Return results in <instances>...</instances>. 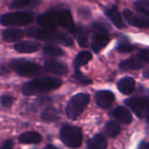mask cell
Wrapping results in <instances>:
<instances>
[{
    "mask_svg": "<svg viewBox=\"0 0 149 149\" xmlns=\"http://www.w3.org/2000/svg\"><path fill=\"white\" fill-rule=\"evenodd\" d=\"M61 85L62 81L59 78L52 76H45L26 83L23 86L22 91L25 96H32L52 91L59 88Z\"/></svg>",
    "mask_w": 149,
    "mask_h": 149,
    "instance_id": "cell-1",
    "label": "cell"
},
{
    "mask_svg": "<svg viewBox=\"0 0 149 149\" xmlns=\"http://www.w3.org/2000/svg\"><path fill=\"white\" fill-rule=\"evenodd\" d=\"M27 34L30 37L42 40H46V41H52L55 43H59L63 44L66 47L72 46L73 41L72 38L62 32H59L56 30L55 28L52 29H48V28H31L30 30L27 31Z\"/></svg>",
    "mask_w": 149,
    "mask_h": 149,
    "instance_id": "cell-2",
    "label": "cell"
},
{
    "mask_svg": "<svg viewBox=\"0 0 149 149\" xmlns=\"http://www.w3.org/2000/svg\"><path fill=\"white\" fill-rule=\"evenodd\" d=\"M11 68L19 76L24 77H36L45 74L42 67L30 61L16 60L10 63Z\"/></svg>",
    "mask_w": 149,
    "mask_h": 149,
    "instance_id": "cell-3",
    "label": "cell"
},
{
    "mask_svg": "<svg viewBox=\"0 0 149 149\" xmlns=\"http://www.w3.org/2000/svg\"><path fill=\"white\" fill-rule=\"evenodd\" d=\"M89 101L90 97L88 94L86 93H79L72 97L68 102L65 109V113L67 117L71 119H78L89 104Z\"/></svg>",
    "mask_w": 149,
    "mask_h": 149,
    "instance_id": "cell-4",
    "label": "cell"
},
{
    "mask_svg": "<svg viewBox=\"0 0 149 149\" xmlns=\"http://www.w3.org/2000/svg\"><path fill=\"white\" fill-rule=\"evenodd\" d=\"M33 18V15L30 12H9L1 16L0 23L4 26H23L31 23Z\"/></svg>",
    "mask_w": 149,
    "mask_h": 149,
    "instance_id": "cell-5",
    "label": "cell"
},
{
    "mask_svg": "<svg viewBox=\"0 0 149 149\" xmlns=\"http://www.w3.org/2000/svg\"><path fill=\"white\" fill-rule=\"evenodd\" d=\"M60 138L65 145L71 148H76L82 144V133L79 127L65 126L60 131Z\"/></svg>",
    "mask_w": 149,
    "mask_h": 149,
    "instance_id": "cell-6",
    "label": "cell"
},
{
    "mask_svg": "<svg viewBox=\"0 0 149 149\" xmlns=\"http://www.w3.org/2000/svg\"><path fill=\"white\" fill-rule=\"evenodd\" d=\"M126 105L140 118L149 121L148 97H131L126 100Z\"/></svg>",
    "mask_w": 149,
    "mask_h": 149,
    "instance_id": "cell-7",
    "label": "cell"
},
{
    "mask_svg": "<svg viewBox=\"0 0 149 149\" xmlns=\"http://www.w3.org/2000/svg\"><path fill=\"white\" fill-rule=\"evenodd\" d=\"M58 24L72 34H76L77 27L73 22L72 14L68 10H63L58 12Z\"/></svg>",
    "mask_w": 149,
    "mask_h": 149,
    "instance_id": "cell-8",
    "label": "cell"
},
{
    "mask_svg": "<svg viewBox=\"0 0 149 149\" xmlns=\"http://www.w3.org/2000/svg\"><path fill=\"white\" fill-rule=\"evenodd\" d=\"M109 41H110V38L107 34V32L94 31V34L93 36L92 44H91L92 50L95 53H99L107 46Z\"/></svg>",
    "mask_w": 149,
    "mask_h": 149,
    "instance_id": "cell-9",
    "label": "cell"
},
{
    "mask_svg": "<svg viewBox=\"0 0 149 149\" xmlns=\"http://www.w3.org/2000/svg\"><path fill=\"white\" fill-rule=\"evenodd\" d=\"M124 18L129 23V25L138 28H148L149 27V19L147 18H141L134 14L132 11L125 9L122 12Z\"/></svg>",
    "mask_w": 149,
    "mask_h": 149,
    "instance_id": "cell-10",
    "label": "cell"
},
{
    "mask_svg": "<svg viewBox=\"0 0 149 149\" xmlns=\"http://www.w3.org/2000/svg\"><path fill=\"white\" fill-rule=\"evenodd\" d=\"M38 25L43 28L52 29L56 28L58 24V12L54 11H50L43 13L38 18Z\"/></svg>",
    "mask_w": 149,
    "mask_h": 149,
    "instance_id": "cell-11",
    "label": "cell"
},
{
    "mask_svg": "<svg viewBox=\"0 0 149 149\" xmlns=\"http://www.w3.org/2000/svg\"><path fill=\"white\" fill-rule=\"evenodd\" d=\"M115 97L110 90H100L95 95V102L100 108H107L114 102Z\"/></svg>",
    "mask_w": 149,
    "mask_h": 149,
    "instance_id": "cell-12",
    "label": "cell"
},
{
    "mask_svg": "<svg viewBox=\"0 0 149 149\" xmlns=\"http://www.w3.org/2000/svg\"><path fill=\"white\" fill-rule=\"evenodd\" d=\"M105 14L113 22V24L119 29H123L126 27V25L122 18L121 13L119 11V10L116 6L107 8L105 10Z\"/></svg>",
    "mask_w": 149,
    "mask_h": 149,
    "instance_id": "cell-13",
    "label": "cell"
},
{
    "mask_svg": "<svg viewBox=\"0 0 149 149\" xmlns=\"http://www.w3.org/2000/svg\"><path fill=\"white\" fill-rule=\"evenodd\" d=\"M39 47H40L39 43L36 42V41L25 40V41H21V42L15 44L14 48L18 53L30 54V53H33V52L38 51Z\"/></svg>",
    "mask_w": 149,
    "mask_h": 149,
    "instance_id": "cell-14",
    "label": "cell"
},
{
    "mask_svg": "<svg viewBox=\"0 0 149 149\" xmlns=\"http://www.w3.org/2000/svg\"><path fill=\"white\" fill-rule=\"evenodd\" d=\"M45 68L47 70L52 71V72H53L57 75H59V76L65 75L68 71V68L65 63L58 61H55V60L46 61L45 62Z\"/></svg>",
    "mask_w": 149,
    "mask_h": 149,
    "instance_id": "cell-15",
    "label": "cell"
},
{
    "mask_svg": "<svg viewBox=\"0 0 149 149\" xmlns=\"http://www.w3.org/2000/svg\"><path fill=\"white\" fill-rule=\"evenodd\" d=\"M119 90L124 95H130L135 90V81L133 77L126 76L118 83Z\"/></svg>",
    "mask_w": 149,
    "mask_h": 149,
    "instance_id": "cell-16",
    "label": "cell"
},
{
    "mask_svg": "<svg viewBox=\"0 0 149 149\" xmlns=\"http://www.w3.org/2000/svg\"><path fill=\"white\" fill-rule=\"evenodd\" d=\"M113 116L120 123L124 125H128L133 120V117L130 111L123 106L117 107L113 112Z\"/></svg>",
    "mask_w": 149,
    "mask_h": 149,
    "instance_id": "cell-17",
    "label": "cell"
},
{
    "mask_svg": "<svg viewBox=\"0 0 149 149\" xmlns=\"http://www.w3.org/2000/svg\"><path fill=\"white\" fill-rule=\"evenodd\" d=\"M24 31L18 28L5 29L2 33L3 40L7 42H16L21 40L24 37Z\"/></svg>",
    "mask_w": 149,
    "mask_h": 149,
    "instance_id": "cell-18",
    "label": "cell"
},
{
    "mask_svg": "<svg viewBox=\"0 0 149 149\" xmlns=\"http://www.w3.org/2000/svg\"><path fill=\"white\" fill-rule=\"evenodd\" d=\"M143 65V62L137 56H134L121 61L120 64V68L122 70H136L141 68Z\"/></svg>",
    "mask_w": 149,
    "mask_h": 149,
    "instance_id": "cell-19",
    "label": "cell"
},
{
    "mask_svg": "<svg viewBox=\"0 0 149 149\" xmlns=\"http://www.w3.org/2000/svg\"><path fill=\"white\" fill-rule=\"evenodd\" d=\"M41 141L42 137L37 132H28L19 136V142L23 144H38Z\"/></svg>",
    "mask_w": 149,
    "mask_h": 149,
    "instance_id": "cell-20",
    "label": "cell"
},
{
    "mask_svg": "<svg viewBox=\"0 0 149 149\" xmlns=\"http://www.w3.org/2000/svg\"><path fill=\"white\" fill-rule=\"evenodd\" d=\"M88 147L90 149H107V139L102 134H96L88 141Z\"/></svg>",
    "mask_w": 149,
    "mask_h": 149,
    "instance_id": "cell-21",
    "label": "cell"
},
{
    "mask_svg": "<svg viewBox=\"0 0 149 149\" xmlns=\"http://www.w3.org/2000/svg\"><path fill=\"white\" fill-rule=\"evenodd\" d=\"M92 59V54L88 51H83L80 52L79 54H77V56L75 57L74 60V68L76 70H79L80 67L85 66L86 64H87Z\"/></svg>",
    "mask_w": 149,
    "mask_h": 149,
    "instance_id": "cell-22",
    "label": "cell"
},
{
    "mask_svg": "<svg viewBox=\"0 0 149 149\" xmlns=\"http://www.w3.org/2000/svg\"><path fill=\"white\" fill-rule=\"evenodd\" d=\"M79 45L81 47H87L88 46V32L86 27L84 26H79L77 28L76 32Z\"/></svg>",
    "mask_w": 149,
    "mask_h": 149,
    "instance_id": "cell-23",
    "label": "cell"
},
{
    "mask_svg": "<svg viewBox=\"0 0 149 149\" xmlns=\"http://www.w3.org/2000/svg\"><path fill=\"white\" fill-rule=\"evenodd\" d=\"M41 118L45 121L52 122L58 119V112L54 107H47L41 114Z\"/></svg>",
    "mask_w": 149,
    "mask_h": 149,
    "instance_id": "cell-24",
    "label": "cell"
},
{
    "mask_svg": "<svg viewBox=\"0 0 149 149\" xmlns=\"http://www.w3.org/2000/svg\"><path fill=\"white\" fill-rule=\"evenodd\" d=\"M105 132L109 137H115L120 132V126L113 121L108 122L105 126Z\"/></svg>",
    "mask_w": 149,
    "mask_h": 149,
    "instance_id": "cell-25",
    "label": "cell"
},
{
    "mask_svg": "<svg viewBox=\"0 0 149 149\" xmlns=\"http://www.w3.org/2000/svg\"><path fill=\"white\" fill-rule=\"evenodd\" d=\"M136 10L147 17L149 19V1L148 0H138L134 4Z\"/></svg>",
    "mask_w": 149,
    "mask_h": 149,
    "instance_id": "cell-26",
    "label": "cell"
},
{
    "mask_svg": "<svg viewBox=\"0 0 149 149\" xmlns=\"http://www.w3.org/2000/svg\"><path fill=\"white\" fill-rule=\"evenodd\" d=\"M43 52L45 55L49 56H61L64 54L63 50L54 45H46L44 47Z\"/></svg>",
    "mask_w": 149,
    "mask_h": 149,
    "instance_id": "cell-27",
    "label": "cell"
},
{
    "mask_svg": "<svg viewBox=\"0 0 149 149\" xmlns=\"http://www.w3.org/2000/svg\"><path fill=\"white\" fill-rule=\"evenodd\" d=\"M73 79L75 80L76 83H80V84H85V85H86V84L92 83V81H91L89 78H87L86 76H83L79 70H76V73H75V75L73 76Z\"/></svg>",
    "mask_w": 149,
    "mask_h": 149,
    "instance_id": "cell-28",
    "label": "cell"
},
{
    "mask_svg": "<svg viewBox=\"0 0 149 149\" xmlns=\"http://www.w3.org/2000/svg\"><path fill=\"white\" fill-rule=\"evenodd\" d=\"M135 49V47L129 43H120L116 47V50L120 53H129Z\"/></svg>",
    "mask_w": 149,
    "mask_h": 149,
    "instance_id": "cell-29",
    "label": "cell"
},
{
    "mask_svg": "<svg viewBox=\"0 0 149 149\" xmlns=\"http://www.w3.org/2000/svg\"><path fill=\"white\" fill-rule=\"evenodd\" d=\"M31 3V0H13L10 4V8L12 9H19L24 8L28 5H30Z\"/></svg>",
    "mask_w": 149,
    "mask_h": 149,
    "instance_id": "cell-30",
    "label": "cell"
},
{
    "mask_svg": "<svg viewBox=\"0 0 149 149\" xmlns=\"http://www.w3.org/2000/svg\"><path fill=\"white\" fill-rule=\"evenodd\" d=\"M137 57L143 62L149 63V50H141L138 53Z\"/></svg>",
    "mask_w": 149,
    "mask_h": 149,
    "instance_id": "cell-31",
    "label": "cell"
},
{
    "mask_svg": "<svg viewBox=\"0 0 149 149\" xmlns=\"http://www.w3.org/2000/svg\"><path fill=\"white\" fill-rule=\"evenodd\" d=\"M13 103V97L10 96H3L1 97V105L3 107H10Z\"/></svg>",
    "mask_w": 149,
    "mask_h": 149,
    "instance_id": "cell-32",
    "label": "cell"
},
{
    "mask_svg": "<svg viewBox=\"0 0 149 149\" xmlns=\"http://www.w3.org/2000/svg\"><path fill=\"white\" fill-rule=\"evenodd\" d=\"M12 148H13L12 141L10 140H7L3 142V144L2 145L0 149H12Z\"/></svg>",
    "mask_w": 149,
    "mask_h": 149,
    "instance_id": "cell-33",
    "label": "cell"
},
{
    "mask_svg": "<svg viewBox=\"0 0 149 149\" xmlns=\"http://www.w3.org/2000/svg\"><path fill=\"white\" fill-rule=\"evenodd\" d=\"M140 149H149V143H146V142L141 143L140 146Z\"/></svg>",
    "mask_w": 149,
    "mask_h": 149,
    "instance_id": "cell-34",
    "label": "cell"
},
{
    "mask_svg": "<svg viewBox=\"0 0 149 149\" xmlns=\"http://www.w3.org/2000/svg\"><path fill=\"white\" fill-rule=\"evenodd\" d=\"M143 76H144V77H146V78L149 79V68L148 69H147V70L143 73Z\"/></svg>",
    "mask_w": 149,
    "mask_h": 149,
    "instance_id": "cell-35",
    "label": "cell"
},
{
    "mask_svg": "<svg viewBox=\"0 0 149 149\" xmlns=\"http://www.w3.org/2000/svg\"><path fill=\"white\" fill-rule=\"evenodd\" d=\"M45 149H57L56 148H54L53 146H52V145H49V146H47L46 148Z\"/></svg>",
    "mask_w": 149,
    "mask_h": 149,
    "instance_id": "cell-36",
    "label": "cell"
}]
</instances>
